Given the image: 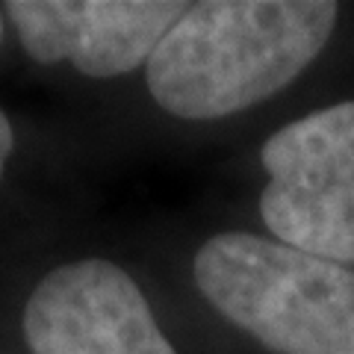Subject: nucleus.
<instances>
[{
	"label": "nucleus",
	"mask_w": 354,
	"mask_h": 354,
	"mask_svg": "<svg viewBox=\"0 0 354 354\" xmlns=\"http://www.w3.org/2000/svg\"><path fill=\"white\" fill-rule=\"evenodd\" d=\"M339 15L328 0H204L189 3L145 62L160 109L209 121L286 88L328 44Z\"/></svg>",
	"instance_id": "1"
},
{
	"label": "nucleus",
	"mask_w": 354,
	"mask_h": 354,
	"mask_svg": "<svg viewBox=\"0 0 354 354\" xmlns=\"http://www.w3.org/2000/svg\"><path fill=\"white\" fill-rule=\"evenodd\" d=\"M204 301L274 354H354V272L245 230L207 239L192 263Z\"/></svg>",
	"instance_id": "2"
},
{
	"label": "nucleus",
	"mask_w": 354,
	"mask_h": 354,
	"mask_svg": "<svg viewBox=\"0 0 354 354\" xmlns=\"http://www.w3.org/2000/svg\"><path fill=\"white\" fill-rule=\"evenodd\" d=\"M260 218L290 248L354 266V101L274 130L260 151Z\"/></svg>",
	"instance_id": "3"
},
{
	"label": "nucleus",
	"mask_w": 354,
	"mask_h": 354,
	"mask_svg": "<svg viewBox=\"0 0 354 354\" xmlns=\"http://www.w3.org/2000/svg\"><path fill=\"white\" fill-rule=\"evenodd\" d=\"M21 328L30 354H177L139 283L97 257L44 274Z\"/></svg>",
	"instance_id": "4"
},
{
	"label": "nucleus",
	"mask_w": 354,
	"mask_h": 354,
	"mask_svg": "<svg viewBox=\"0 0 354 354\" xmlns=\"http://www.w3.org/2000/svg\"><path fill=\"white\" fill-rule=\"evenodd\" d=\"M186 9L169 0H12L3 12L36 62L118 77L148 62Z\"/></svg>",
	"instance_id": "5"
},
{
	"label": "nucleus",
	"mask_w": 354,
	"mask_h": 354,
	"mask_svg": "<svg viewBox=\"0 0 354 354\" xmlns=\"http://www.w3.org/2000/svg\"><path fill=\"white\" fill-rule=\"evenodd\" d=\"M12 148H15V133H12L9 118L3 115V109H0V177H3L6 160H9V153H12Z\"/></svg>",
	"instance_id": "6"
},
{
	"label": "nucleus",
	"mask_w": 354,
	"mask_h": 354,
	"mask_svg": "<svg viewBox=\"0 0 354 354\" xmlns=\"http://www.w3.org/2000/svg\"><path fill=\"white\" fill-rule=\"evenodd\" d=\"M0 39H3V6H0Z\"/></svg>",
	"instance_id": "7"
}]
</instances>
